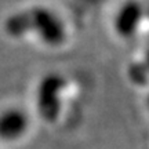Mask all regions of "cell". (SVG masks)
Wrapping results in <instances>:
<instances>
[{
	"instance_id": "cell-1",
	"label": "cell",
	"mask_w": 149,
	"mask_h": 149,
	"mask_svg": "<svg viewBox=\"0 0 149 149\" xmlns=\"http://www.w3.org/2000/svg\"><path fill=\"white\" fill-rule=\"evenodd\" d=\"M28 11L29 31L48 47H59L66 40L68 32L62 18L44 6H36Z\"/></svg>"
},
{
	"instance_id": "cell-2",
	"label": "cell",
	"mask_w": 149,
	"mask_h": 149,
	"mask_svg": "<svg viewBox=\"0 0 149 149\" xmlns=\"http://www.w3.org/2000/svg\"><path fill=\"white\" fill-rule=\"evenodd\" d=\"M65 79L58 73H48L36 88V109L46 123H54L61 115Z\"/></svg>"
},
{
	"instance_id": "cell-3",
	"label": "cell",
	"mask_w": 149,
	"mask_h": 149,
	"mask_svg": "<svg viewBox=\"0 0 149 149\" xmlns=\"http://www.w3.org/2000/svg\"><path fill=\"white\" fill-rule=\"evenodd\" d=\"M29 128V116L21 108H7L0 112V139L14 142L21 139Z\"/></svg>"
},
{
	"instance_id": "cell-4",
	"label": "cell",
	"mask_w": 149,
	"mask_h": 149,
	"mask_svg": "<svg viewBox=\"0 0 149 149\" xmlns=\"http://www.w3.org/2000/svg\"><path fill=\"white\" fill-rule=\"evenodd\" d=\"M144 18V8L137 1H127L117 10L113 19V29L122 39H130L138 32Z\"/></svg>"
},
{
	"instance_id": "cell-5",
	"label": "cell",
	"mask_w": 149,
	"mask_h": 149,
	"mask_svg": "<svg viewBox=\"0 0 149 149\" xmlns=\"http://www.w3.org/2000/svg\"><path fill=\"white\" fill-rule=\"evenodd\" d=\"M4 31L7 32V35H10L11 37H15V39H21L25 35L31 33L28 11L22 10L11 14L4 21Z\"/></svg>"
},
{
	"instance_id": "cell-6",
	"label": "cell",
	"mask_w": 149,
	"mask_h": 149,
	"mask_svg": "<svg viewBox=\"0 0 149 149\" xmlns=\"http://www.w3.org/2000/svg\"><path fill=\"white\" fill-rule=\"evenodd\" d=\"M133 68L134 69H137V70H145V72H146V73H149V68H148V65L145 64V62H142V64H138V65H133ZM133 68H131V69H133ZM130 69V72H133V70ZM130 74H133V76H135V74L134 73H130ZM133 76H131V77H133ZM138 84H144L145 81H146V77H144V76H142V74L141 73H138ZM145 76H149V74H145Z\"/></svg>"
},
{
	"instance_id": "cell-7",
	"label": "cell",
	"mask_w": 149,
	"mask_h": 149,
	"mask_svg": "<svg viewBox=\"0 0 149 149\" xmlns=\"http://www.w3.org/2000/svg\"><path fill=\"white\" fill-rule=\"evenodd\" d=\"M144 62L146 65H148V68H149V47L146 48V51H145V55H144Z\"/></svg>"
}]
</instances>
